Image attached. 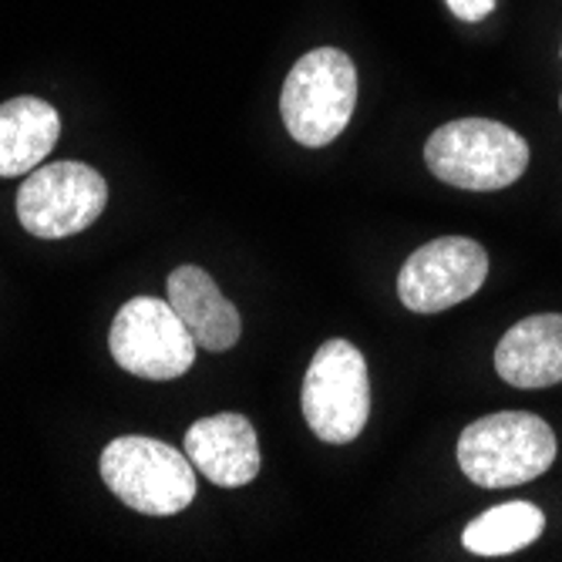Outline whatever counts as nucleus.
<instances>
[{
  "label": "nucleus",
  "instance_id": "39448f33",
  "mask_svg": "<svg viewBox=\"0 0 562 562\" xmlns=\"http://www.w3.org/2000/svg\"><path fill=\"white\" fill-rule=\"evenodd\" d=\"M303 418L327 445H347L364 431L371 415L368 361L350 340H327L303 378Z\"/></svg>",
  "mask_w": 562,
  "mask_h": 562
},
{
  "label": "nucleus",
  "instance_id": "423d86ee",
  "mask_svg": "<svg viewBox=\"0 0 562 562\" xmlns=\"http://www.w3.org/2000/svg\"><path fill=\"white\" fill-rule=\"evenodd\" d=\"M195 340L172 311L169 300L135 296L128 300L109 334L115 364L145 381H176L195 361Z\"/></svg>",
  "mask_w": 562,
  "mask_h": 562
},
{
  "label": "nucleus",
  "instance_id": "ddd939ff",
  "mask_svg": "<svg viewBox=\"0 0 562 562\" xmlns=\"http://www.w3.org/2000/svg\"><path fill=\"white\" fill-rule=\"evenodd\" d=\"M546 529L542 508L532 502H505L472 519L462 532V546L475 555H508L536 542Z\"/></svg>",
  "mask_w": 562,
  "mask_h": 562
},
{
  "label": "nucleus",
  "instance_id": "1a4fd4ad",
  "mask_svg": "<svg viewBox=\"0 0 562 562\" xmlns=\"http://www.w3.org/2000/svg\"><path fill=\"white\" fill-rule=\"evenodd\" d=\"M186 454L199 475L220 488H239L260 475V441L243 415H213L186 431Z\"/></svg>",
  "mask_w": 562,
  "mask_h": 562
},
{
  "label": "nucleus",
  "instance_id": "f257e3e1",
  "mask_svg": "<svg viewBox=\"0 0 562 562\" xmlns=\"http://www.w3.org/2000/svg\"><path fill=\"white\" fill-rule=\"evenodd\" d=\"M425 162L448 186L495 192L522 179L529 169V142L492 119H458L428 138Z\"/></svg>",
  "mask_w": 562,
  "mask_h": 562
},
{
  "label": "nucleus",
  "instance_id": "4468645a",
  "mask_svg": "<svg viewBox=\"0 0 562 562\" xmlns=\"http://www.w3.org/2000/svg\"><path fill=\"white\" fill-rule=\"evenodd\" d=\"M445 4L462 21H482L485 14L495 11V0H445Z\"/></svg>",
  "mask_w": 562,
  "mask_h": 562
},
{
  "label": "nucleus",
  "instance_id": "9d476101",
  "mask_svg": "<svg viewBox=\"0 0 562 562\" xmlns=\"http://www.w3.org/2000/svg\"><path fill=\"white\" fill-rule=\"evenodd\" d=\"M495 371L513 387L562 384V314H536L508 327L495 347Z\"/></svg>",
  "mask_w": 562,
  "mask_h": 562
},
{
  "label": "nucleus",
  "instance_id": "0eeeda50",
  "mask_svg": "<svg viewBox=\"0 0 562 562\" xmlns=\"http://www.w3.org/2000/svg\"><path fill=\"white\" fill-rule=\"evenodd\" d=\"M109 202V186L85 162H50L18 189V220L24 233L41 239H61L88 229Z\"/></svg>",
  "mask_w": 562,
  "mask_h": 562
},
{
  "label": "nucleus",
  "instance_id": "f03ea898",
  "mask_svg": "<svg viewBox=\"0 0 562 562\" xmlns=\"http://www.w3.org/2000/svg\"><path fill=\"white\" fill-rule=\"evenodd\" d=\"M555 462L552 428L529 412H498L472 422L458 438V465L482 488L522 485Z\"/></svg>",
  "mask_w": 562,
  "mask_h": 562
},
{
  "label": "nucleus",
  "instance_id": "7ed1b4c3",
  "mask_svg": "<svg viewBox=\"0 0 562 562\" xmlns=\"http://www.w3.org/2000/svg\"><path fill=\"white\" fill-rule=\"evenodd\" d=\"M101 479L142 516H176L195 498V465L189 454L142 435L115 438L101 451Z\"/></svg>",
  "mask_w": 562,
  "mask_h": 562
},
{
  "label": "nucleus",
  "instance_id": "6e6552de",
  "mask_svg": "<svg viewBox=\"0 0 562 562\" xmlns=\"http://www.w3.org/2000/svg\"><path fill=\"white\" fill-rule=\"evenodd\" d=\"M488 252L469 236H441L415 249L397 273V296L412 314H441L482 290Z\"/></svg>",
  "mask_w": 562,
  "mask_h": 562
},
{
  "label": "nucleus",
  "instance_id": "2eb2a0df",
  "mask_svg": "<svg viewBox=\"0 0 562 562\" xmlns=\"http://www.w3.org/2000/svg\"><path fill=\"white\" fill-rule=\"evenodd\" d=\"M559 109H562V98H559Z\"/></svg>",
  "mask_w": 562,
  "mask_h": 562
},
{
  "label": "nucleus",
  "instance_id": "9b49d317",
  "mask_svg": "<svg viewBox=\"0 0 562 562\" xmlns=\"http://www.w3.org/2000/svg\"><path fill=\"white\" fill-rule=\"evenodd\" d=\"M166 290L172 311L179 314V321L186 324V330L199 347L216 353V350H229L239 340L243 334L239 311L220 293V286L202 267L172 270Z\"/></svg>",
  "mask_w": 562,
  "mask_h": 562
},
{
  "label": "nucleus",
  "instance_id": "20e7f679",
  "mask_svg": "<svg viewBox=\"0 0 562 562\" xmlns=\"http://www.w3.org/2000/svg\"><path fill=\"white\" fill-rule=\"evenodd\" d=\"M357 105L353 61L337 47L303 55L283 81L280 115L293 142L306 148L330 145L350 122Z\"/></svg>",
  "mask_w": 562,
  "mask_h": 562
},
{
  "label": "nucleus",
  "instance_id": "f8f14e48",
  "mask_svg": "<svg viewBox=\"0 0 562 562\" xmlns=\"http://www.w3.org/2000/svg\"><path fill=\"white\" fill-rule=\"evenodd\" d=\"M61 119L44 98H11L0 105V179L34 172L58 145Z\"/></svg>",
  "mask_w": 562,
  "mask_h": 562
}]
</instances>
